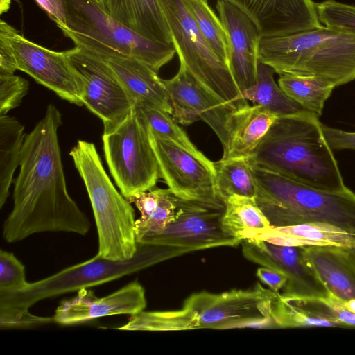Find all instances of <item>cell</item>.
<instances>
[{
	"label": "cell",
	"instance_id": "6da1fadb",
	"mask_svg": "<svg viewBox=\"0 0 355 355\" xmlns=\"http://www.w3.org/2000/svg\"><path fill=\"white\" fill-rule=\"evenodd\" d=\"M60 110L50 103L44 116L26 134L19 172L14 180L13 208L3 225V237L15 243L42 232L85 235L91 224L69 196L58 129Z\"/></svg>",
	"mask_w": 355,
	"mask_h": 355
},
{
	"label": "cell",
	"instance_id": "7a4b0ae2",
	"mask_svg": "<svg viewBox=\"0 0 355 355\" xmlns=\"http://www.w3.org/2000/svg\"><path fill=\"white\" fill-rule=\"evenodd\" d=\"M247 159L250 164L316 189L347 188L318 116L306 110L278 116Z\"/></svg>",
	"mask_w": 355,
	"mask_h": 355
},
{
	"label": "cell",
	"instance_id": "3957f363",
	"mask_svg": "<svg viewBox=\"0 0 355 355\" xmlns=\"http://www.w3.org/2000/svg\"><path fill=\"white\" fill-rule=\"evenodd\" d=\"M279 293L257 283L252 289L190 295L175 311H141L118 327L126 331H182L198 329L272 327L271 309Z\"/></svg>",
	"mask_w": 355,
	"mask_h": 355
},
{
	"label": "cell",
	"instance_id": "277c9868",
	"mask_svg": "<svg viewBox=\"0 0 355 355\" xmlns=\"http://www.w3.org/2000/svg\"><path fill=\"white\" fill-rule=\"evenodd\" d=\"M258 56L278 74L315 76L336 87L355 79V33L322 25L297 33L261 36Z\"/></svg>",
	"mask_w": 355,
	"mask_h": 355
},
{
	"label": "cell",
	"instance_id": "5b68a950",
	"mask_svg": "<svg viewBox=\"0 0 355 355\" xmlns=\"http://www.w3.org/2000/svg\"><path fill=\"white\" fill-rule=\"evenodd\" d=\"M255 200L274 227L325 223L355 234V193L316 189L278 173L250 164Z\"/></svg>",
	"mask_w": 355,
	"mask_h": 355
},
{
	"label": "cell",
	"instance_id": "8992f818",
	"mask_svg": "<svg viewBox=\"0 0 355 355\" xmlns=\"http://www.w3.org/2000/svg\"><path fill=\"white\" fill-rule=\"evenodd\" d=\"M154 266L144 245L138 244L135 255L126 261H112L95 257L35 282L23 290L0 294V324L4 329L24 328L44 324L45 317L28 309L46 298L102 284Z\"/></svg>",
	"mask_w": 355,
	"mask_h": 355
},
{
	"label": "cell",
	"instance_id": "52a82bcc",
	"mask_svg": "<svg viewBox=\"0 0 355 355\" xmlns=\"http://www.w3.org/2000/svg\"><path fill=\"white\" fill-rule=\"evenodd\" d=\"M92 205L98 239L97 254L112 261H126L136 254L135 214L107 174L95 145L78 140L69 153Z\"/></svg>",
	"mask_w": 355,
	"mask_h": 355
},
{
	"label": "cell",
	"instance_id": "ba28073f",
	"mask_svg": "<svg viewBox=\"0 0 355 355\" xmlns=\"http://www.w3.org/2000/svg\"><path fill=\"white\" fill-rule=\"evenodd\" d=\"M66 26L59 27L75 44L100 58L130 56L154 71L176 53L173 44L150 40L123 25L89 0H63Z\"/></svg>",
	"mask_w": 355,
	"mask_h": 355
},
{
	"label": "cell",
	"instance_id": "9c48e42d",
	"mask_svg": "<svg viewBox=\"0 0 355 355\" xmlns=\"http://www.w3.org/2000/svg\"><path fill=\"white\" fill-rule=\"evenodd\" d=\"M173 38L180 64L208 92L233 111L248 104L228 64L200 31L184 0H159Z\"/></svg>",
	"mask_w": 355,
	"mask_h": 355
},
{
	"label": "cell",
	"instance_id": "30bf717a",
	"mask_svg": "<svg viewBox=\"0 0 355 355\" xmlns=\"http://www.w3.org/2000/svg\"><path fill=\"white\" fill-rule=\"evenodd\" d=\"M180 202L181 211L175 220L137 242L148 248L155 264L193 251L241 244L222 229L224 202L180 198Z\"/></svg>",
	"mask_w": 355,
	"mask_h": 355
},
{
	"label": "cell",
	"instance_id": "8fae6325",
	"mask_svg": "<svg viewBox=\"0 0 355 355\" xmlns=\"http://www.w3.org/2000/svg\"><path fill=\"white\" fill-rule=\"evenodd\" d=\"M110 173L128 200L155 187L160 172L147 127L135 107L116 128L102 135Z\"/></svg>",
	"mask_w": 355,
	"mask_h": 355
},
{
	"label": "cell",
	"instance_id": "7c38bea8",
	"mask_svg": "<svg viewBox=\"0 0 355 355\" xmlns=\"http://www.w3.org/2000/svg\"><path fill=\"white\" fill-rule=\"evenodd\" d=\"M71 59L83 79V105L101 119L103 132L113 130L135 107V99L99 57L75 46Z\"/></svg>",
	"mask_w": 355,
	"mask_h": 355
},
{
	"label": "cell",
	"instance_id": "4fadbf2b",
	"mask_svg": "<svg viewBox=\"0 0 355 355\" xmlns=\"http://www.w3.org/2000/svg\"><path fill=\"white\" fill-rule=\"evenodd\" d=\"M148 131L160 178L175 196L185 200H221L215 189L214 162Z\"/></svg>",
	"mask_w": 355,
	"mask_h": 355
},
{
	"label": "cell",
	"instance_id": "5bb4252c",
	"mask_svg": "<svg viewBox=\"0 0 355 355\" xmlns=\"http://www.w3.org/2000/svg\"><path fill=\"white\" fill-rule=\"evenodd\" d=\"M12 45L18 70L55 93L62 99L83 105V82L71 59L72 49L55 51L26 39L17 32Z\"/></svg>",
	"mask_w": 355,
	"mask_h": 355
},
{
	"label": "cell",
	"instance_id": "9a60e30c",
	"mask_svg": "<svg viewBox=\"0 0 355 355\" xmlns=\"http://www.w3.org/2000/svg\"><path fill=\"white\" fill-rule=\"evenodd\" d=\"M242 253L249 261L277 270L287 277L282 295L327 298L330 294L305 253L304 246H284L261 240H243Z\"/></svg>",
	"mask_w": 355,
	"mask_h": 355
},
{
	"label": "cell",
	"instance_id": "2e32d148",
	"mask_svg": "<svg viewBox=\"0 0 355 355\" xmlns=\"http://www.w3.org/2000/svg\"><path fill=\"white\" fill-rule=\"evenodd\" d=\"M163 82L173 107L174 120L184 125L204 121L215 132L224 148L227 142V123L231 110L199 84L182 64L173 78Z\"/></svg>",
	"mask_w": 355,
	"mask_h": 355
},
{
	"label": "cell",
	"instance_id": "e0dca14e",
	"mask_svg": "<svg viewBox=\"0 0 355 355\" xmlns=\"http://www.w3.org/2000/svg\"><path fill=\"white\" fill-rule=\"evenodd\" d=\"M216 8L228 37L230 68L242 92L257 80L261 33L255 22L232 3L217 0Z\"/></svg>",
	"mask_w": 355,
	"mask_h": 355
},
{
	"label": "cell",
	"instance_id": "ac0fdd59",
	"mask_svg": "<svg viewBox=\"0 0 355 355\" xmlns=\"http://www.w3.org/2000/svg\"><path fill=\"white\" fill-rule=\"evenodd\" d=\"M89 288L60 302L53 316V322L62 325L84 323L115 315H135L146 306L145 290L137 281L103 297H97Z\"/></svg>",
	"mask_w": 355,
	"mask_h": 355
},
{
	"label": "cell",
	"instance_id": "d6986e66",
	"mask_svg": "<svg viewBox=\"0 0 355 355\" xmlns=\"http://www.w3.org/2000/svg\"><path fill=\"white\" fill-rule=\"evenodd\" d=\"M244 11L261 36L286 35L322 26L312 0H225Z\"/></svg>",
	"mask_w": 355,
	"mask_h": 355
},
{
	"label": "cell",
	"instance_id": "ffe728a7",
	"mask_svg": "<svg viewBox=\"0 0 355 355\" xmlns=\"http://www.w3.org/2000/svg\"><path fill=\"white\" fill-rule=\"evenodd\" d=\"M102 60L112 69L136 105L155 107L172 115L167 90L157 72L133 57L114 56Z\"/></svg>",
	"mask_w": 355,
	"mask_h": 355
},
{
	"label": "cell",
	"instance_id": "44dd1931",
	"mask_svg": "<svg viewBox=\"0 0 355 355\" xmlns=\"http://www.w3.org/2000/svg\"><path fill=\"white\" fill-rule=\"evenodd\" d=\"M277 117L258 104H247L231 111L227 123V142L221 159L249 157Z\"/></svg>",
	"mask_w": 355,
	"mask_h": 355
},
{
	"label": "cell",
	"instance_id": "7402d4cb",
	"mask_svg": "<svg viewBox=\"0 0 355 355\" xmlns=\"http://www.w3.org/2000/svg\"><path fill=\"white\" fill-rule=\"evenodd\" d=\"M245 240H261L284 246L355 247V234L325 223H309L251 230Z\"/></svg>",
	"mask_w": 355,
	"mask_h": 355
},
{
	"label": "cell",
	"instance_id": "603a6c76",
	"mask_svg": "<svg viewBox=\"0 0 355 355\" xmlns=\"http://www.w3.org/2000/svg\"><path fill=\"white\" fill-rule=\"evenodd\" d=\"M305 253L329 294L342 302L355 298V266L343 247L304 246Z\"/></svg>",
	"mask_w": 355,
	"mask_h": 355
},
{
	"label": "cell",
	"instance_id": "cb8c5ba5",
	"mask_svg": "<svg viewBox=\"0 0 355 355\" xmlns=\"http://www.w3.org/2000/svg\"><path fill=\"white\" fill-rule=\"evenodd\" d=\"M105 12L139 35L153 41L173 44L159 0H105Z\"/></svg>",
	"mask_w": 355,
	"mask_h": 355
},
{
	"label": "cell",
	"instance_id": "d4e9b609",
	"mask_svg": "<svg viewBox=\"0 0 355 355\" xmlns=\"http://www.w3.org/2000/svg\"><path fill=\"white\" fill-rule=\"evenodd\" d=\"M273 327H345L321 298L287 297L279 293L271 309Z\"/></svg>",
	"mask_w": 355,
	"mask_h": 355
},
{
	"label": "cell",
	"instance_id": "484cf974",
	"mask_svg": "<svg viewBox=\"0 0 355 355\" xmlns=\"http://www.w3.org/2000/svg\"><path fill=\"white\" fill-rule=\"evenodd\" d=\"M141 213L135 220L137 243L145 235L162 230L177 218L180 211V198L168 189L154 187L128 199Z\"/></svg>",
	"mask_w": 355,
	"mask_h": 355
},
{
	"label": "cell",
	"instance_id": "4316f807",
	"mask_svg": "<svg viewBox=\"0 0 355 355\" xmlns=\"http://www.w3.org/2000/svg\"><path fill=\"white\" fill-rule=\"evenodd\" d=\"M24 130L16 118L0 115V208L9 196L15 171L19 166L26 135Z\"/></svg>",
	"mask_w": 355,
	"mask_h": 355
},
{
	"label": "cell",
	"instance_id": "83f0119b",
	"mask_svg": "<svg viewBox=\"0 0 355 355\" xmlns=\"http://www.w3.org/2000/svg\"><path fill=\"white\" fill-rule=\"evenodd\" d=\"M221 227L226 234L241 241L250 231L272 226L254 198L234 195L225 202Z\"/></svg>",
	"mask_w": 355,
	"mask_h": 355
},
{
	"label": "cell",
	"instance_id": "f1b7e54d",
	"mask_svg": "<svg viewBox=\"0 0 355 355\" xmlns=\"http://www.w3.org/2000/svg\"><path fill=\"white\" fill-rule=\"evenodd\" d=\"M275 73L272 67L259 61L257 80L241 92L242 98L264 107L278 116L306 111L282 91L275 81Z\"/></svg>",
	"mask_w": 355,
	"mask_h": 355
},
{
	"label": "cell",
	"instance_id": "f546056e",
	"mask_svg": "<svg viewBox=\"0 0 355 355\" xmlns=\"http://www.w3.org/2000/svg\"><path fill=\"white\" fill-rule=\"evenodd\" d=\"M278 85L290 98L318 116L335 88L319 77L289 73L279 74Z\"/></svg>",
	"mask_w": 355,
	"mask_h": 355
},
{
	"label": "cell",
	"instance_id": "4dcf8cb0",
	"mask_svg": "<svg viewBox=\"0 0 355 355\" xmlns=\"http://www.w3.org/2000/svg\"><path fill=\"white\" fill-rule=\"evenodd\" d=\"M214 164L216 192L222 201L234 195L255 197L254 178L247 158L221 159Z\"/></svg>",
	"mask_w": 355,
	"mask_h": 355
},
{
	"label": "cell",
	"instance_id": "1f68e13d",
	"mask_svg": "<svg viewBox=\"0 0 355 355\" xmlns=\"http://www.w3.org/2000/svg\"><path fill=\"white\" fill-rule=\"evenodd\" d=\"M184 2L202 35L215 52L229 65L228 37L220 18L207 1L184 0Z\"/></svg>",
	"mask_w": 355,
	"mask_h": 355
},
{
	"label": "cell",
	"instance_id": "d6a6232c",
	"mask_svg": "<svg viewBox=\"0 0 355 355\" xmlns=\"http://www.w3.org/2000/svg\"><path fill=\"white\" fill-rule=\"evenodd\" d=\"M135 110L147 128L156 135L170 140L198 156H205L192 143L171 114L159 108L146 105H136Z\"/></svg>",
	"mask_w": 355,
	"mask_h": 355
},
{
	"label": "cell",
	"instance_id": "836d02e7",
	"mask_svg": "<svg viewBox=\"0 0 355 355\" xmlns=\"http://www.w3.org/2000/svg\"><path fill=\"white\" fill-rule=\"evenodd\" d=\"M320 23L325 26L355 33V6L335 0L316 3Z\"/></svg>",
	"mask_w": 355,
	"mask_h": 355
},
{
	"label": "cell",
	"instance_id": "e575fe53",
	"mask_svg": "<svg viewBox=\"0 0 355 355\" xmlns=\"http://www.w3.org/2000/svg\"><path fill=\"white\" fill-rule=\"evenodd\" d=\"M28 284L24 265L12 253L0 250V294L20 291Z\"/></svg>",
	"mask_w": 355,
	"mask_h": 355
},
{
	"label": "cell",
	"instance_id": "d590c367",
	"mask_svg": "<svg viewBox=\"0 0 355 355\" xmlns=\"http://www.w3.org/2000/svg\"><path fill=\"white\" fill-rule=\"evenodd\" d=\"M29 83L21 76L0 74V115L18 107L28 94Z\"/></svg>",
	"mask_w": 355,
	"mask_h": 355
},
{
	"label": "cell",
	"instance_id": "8d00e7d4",
	"mask_svg": "<svg viewBox=\"0 0 355 355\" xmlns=\"http://www.w3.org/2000/svg\"><path fill=\"white\" fill-rule=\"evenodd\" d=\"M18 32L3 20L0 21V74L12 75L18 70L12 45L13 36Z\"/></svg>",
	"mask_w": 355,
	"mask_h": 355
},
{
	"label": "cell",
	"instance_id": "74e56055",
	"mask_svg": "<svg viewBox=\"0 0 355 355\" xmlns=\"http://www.w3.org/2000/svg\"><path fill=\"white\" fill-rule=\"evenodd\" d=\"M322 130L324 138L331 149L355 150V132H347L331 128L322 123Z\"/></svg>",
	"mask_w": 355,
	"mask_h": 355
},
{
	"label": "cell",
	"instance_id": "f35d334b",
	"mask_svg": "<svg viewBox=\"0 0 355 355\" xmlns=\"http://www.w3.org/2000/svg\"><path fill=\"white\" fill-rule=\"evenodd\" d=\"M57 26H66V9L63 0H35Z\"/></svg>",
	"mask_w": 355,
	"mask_h": 355
},
{
	"label": "cell",
	"instance_id": "ab89813d",
	"mask_svg": "<svg viewBox=\"0 0 355 355\" xmlns=\"http://www.w3.org/2000/svg\"><path fill=\"white\" fill-rule=\"evenodd\" d=\"M256 275L270 290L279 293L286 284L287 277L282 272L268 267H260L257 269Z\"/></svg>",
	"mask_w": 355,
	"mask_h": 355
},
{
	"label": "cell",
	"instance_id": "60d3db41",
	"mask_svg": "<svg viewBox=\"0 0 355 355\" xmlns=\"http://www.w3.org/2000/svg\"><path fill=\"white\" fill-rule=\"evenodd\" d=\"M324 300L331 308L334 316L342 322L345 327H355V313L347 310L343 306L342 302L331 295L329 297L324 298Z\"/></svg>",
	"mask_w": 355,
	"mask_h": 355
},
{
	"label": "cell",
	"instance_id": "b9f144b4",
	"mask_svg": "<svg viewBox=\"0 0 355 355\" xmlns=\"http://www.w3.org/2000/svg\"><path fill=\"white\" fill-rule=\"evenodd\" d=\"M343 304L347 310L355 313V298L343 302Z\"/></svg>",
	"mask_w": 355,
	"mask_h": 355
},
{
	"label": "cell",
	"instance_id": "7bdbcfd3",
	"mask_svg": "<svg viewBox=\"0 0 355 355\" xmlns=\"http://www.w3.org/2000/svg\"><path fill=\"white\" fill-rule=\"evenodd\" d=\"M11 0H1L0 6H1V14L3 12H7V10L10 8Z\"/></svg>",
	"mask_w": 355,
	"mask_h": 355
},
{
	"label": "cell",
	"instance_id": "ee69618b",
	"mask_svg": "<svg viewBox=\"0 0 355 355\" xmlns=\"http://www.w3.org/2000/svg\"><path fill=\"white\" fill-rule=\"evenodd\" d=\"M345 249H346L352 261L353 262L354 265L355 266V247L345 248Z\"/></svg>",
	"mask_w": 355,
	"mask_h": 355
},
{
	"label": "cell",
	"instance_id": "f6af8a7d",
	"mask_svg": "<svg viewBox=\"0 0 355 355\" xmlns=\"http://www.w3.org/2000/svg\"><path fill=\"white\" fill-rule=\"evenodd\" d=\"M94 3H96L98 6H99L103 10H105V0H89Z\"/></svg>",
	"mask_w": 355,
	"mask_h": 355
},
{
	"label": "cell",
	"instance_id": "bcb514c9",
	"mask_svg": "<svg viewBox=\"0 0 355 355\" xmlns=\"http://www.w3.org/2000/svg\"><path fill=\"white\" fill-rule=\"evenodd\" d=\"M15 1H17L19 3H20V2H19L18 0H15Z\"/></svg>",
	"mask_w": 355,
	"mask_h": 355
},
{
	"label": "cell",
	"instance_id": "7dc6e473",
	"mask_svg": "<svg viewBox=\"0 0 355 355\" xmlns=\"http://www.w3.org/2000/svg\"><path fill=\"white\" fill-rule=\"evenodd\" d=\"M205 1H207V0H205Z\"/></svg>",
	"mask_w": 355,
	"mask_h": 355
}]
</instances>
